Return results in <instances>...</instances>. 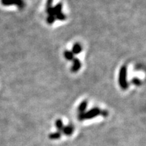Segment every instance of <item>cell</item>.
Wrapping results in <instances>:
<instances>
[{
    "label": "cell",
    "mask_w": 146,
    "mask_h": 146,
    "mask_svg": "<svg viewBox=\"0 0 146 146\" xmlns=\"http://www.w3.org/2000/svg\"><path fill=\"white\" fill-rule=\"evenodd\" d=\"M1 4L5 6L15 5L18 8H23L25 6V3L23 0H1Z\"/></svg>",
    "instance_id": "3"
},
{
    "label": "cell",
    "mask_w": 146,
    "mask_h": 146,
    "mask_svg": "<svg viewBox=\"0 0 146 146\" xmlns=\"http://www.w3.org/2000/svg\"><path fill=\"white\" fill-rule=\"evenodd\" d=\"M62 3H58L56 6L54 7V16L56 19L60 20V21H64L66 19V16L62 12Z\"/></svg>",
    "instance_id": "2"
},
{
    "label": "cell",
    "mask_w": 146,
    "mask_h": 146,
    "mask_svg": "<svg viewBox=\"0 0 146 146\" xmlns=\"http://www.w3.org/2000/svg\"><path fill=\"white\" fill-rule=\"evenodd\" d=\"M64 56L66 59L67 60H69V61L72 60L73 58H74V55H73L72 52H70V51H68V50L65 51V52H64Z\"/></svg>",
    "instance_id": "7"
},
{
    "label": "cell",
    "mask_w": 146,
    "mask_h": 146,
    "mask_svg": "<svg viewBox=\"0 0 146 146\" xmlns=\"http://www.w3.org/2000/svg\"><path fill=\"white\" fill-rule=\"evenodd\" d=\"M131 83H132L133 85H137V86H139L140 85H141V82L138 78H133L132 81H131Z\"/></svg>",
    "instance_id": "9"
},
{
    "label": "cell",
    "mask_w": 146,
    "mask_h": 146,
    "mask_svg": "<svg viewBox=\"0 0 146 146\" xmlns=\"http://www.w3.org/2000/svg\"><path fill=\"white\" fill-rule=\"evenodd\" d=\"M56 21V18L54 16H47V22L49 25H52Z\"/></svg>",
    "instance_id": "10"
},
{
    "label": "cell",
    "mask_w": 146,
    "mask_h": 146,
    "mask_svg": "<svg viewBox=\"0 0 146 146\" xmlns=\"http://www.w3.org/2000/svg\"><path fill=\"white\" fill-rule=\"evenodd\" d=\"M118 83L120 87L123 90H126L129 87V83L127 82V68L125 66L121 67L118 76Z\"/></svg>",
    "instance_id": "1"
},
{
    "label": "cell",
    "mask_w": 146,
    "mask_h": 146,
    "mask_svg": "<svg viewBox=\"0 0 146 146\" xmlns=\"http://www.w3.org/2000/svg\"><path fill=\"white\" fill-rule=\"evenodd\" d=\"M100 113V110L97 108H95L94 109H91L88 112L85 113V114H81L80 115V118H91L95 117L97 115H98Z\"/></svg>",
    "instance_id": "4"
},
{
    "label": "cell",
    "mask_w": 146,
    "mask_h": 146,
    "mask_svg": "<svg viewBox=\"0 0 146 146\" xmlns=\"http://www.w3.org/2000/svg\"><path fill=\"white\" fill-rule=\"evenodd\" d=\"M73 62V65L71 68V71L72 72H76L79 70V69L81 68V62L78 58H74L72 60Z\"/></svg>",
    "instance_id": "5"
},
{
    "label": "cell",
    "mask_w": 146,
    "mask_h": 146,
    "mask_svg": "<svg viewBox=\"0 0 146 146\" xmlns=\"http://www.w3.org/2000/svg\"><path fill=\"white\" fill-rule=\"evenodd\" d=\"M87 106V101L82 102L81 104L79 106V107H78V110H79L80 112H83L85 110Z\"/></svg>",
    "instance_id": "8"
},
{
    "label": "cell",
    "mask_w": 146,
    "mask_h": 146,
    "mask_svg": "<svg viewBox=\"0 0 146 146\" xmlns=\"http://www.w3.org/2000/svg\"><path fill=\"white\" fill-rule=\"evenodd\" d=\"M81 52H82V46L80 43H76L73 45L72 50V53L73 54V55H77L78 54H80Z\"/></svg>",
    "instance_id": "6"
}]
</instances>
